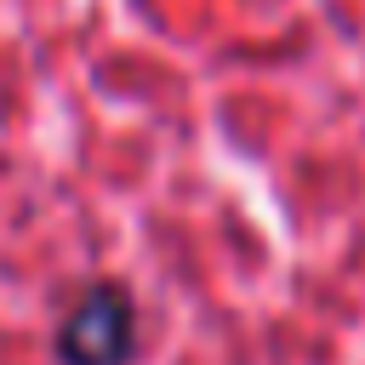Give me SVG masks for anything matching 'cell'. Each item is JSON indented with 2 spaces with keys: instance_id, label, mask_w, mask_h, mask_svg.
Here are the masks:
<instances>
[{
  "instance_id": "obj_1",
  "label": "cell",
  "mask_w": 365,
  "mask_h": 365,
  "mask_svg": "<svg viewBox=\"0 0 365 365\" xmlns=\"http://www.w3.org/2000/svg\"><path fill=\"white\" fill-rule=\"evenodd\" d=\"M137 348V308L125 285H86L57 325L63 365H125Z\"/></svg>"
}]
</instances>
